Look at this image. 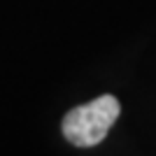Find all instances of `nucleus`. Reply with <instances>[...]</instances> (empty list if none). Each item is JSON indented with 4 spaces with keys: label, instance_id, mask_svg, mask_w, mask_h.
I'll return each mask as SVG.
<instances>
[{
    "label": "nucleus",
    "instance_id": "obj_1",
    "mask_svg": "<svg viewBox=\"0 0 156 156\" xmlns=\"http://www.w3.org/2000/svg\"><path fill=\"white\" fill-rule=\"evenodd\" d=\"M121 105L114 96H98L96 100L79 105L63 117V135L75 147H93L103 142L117 121Z\"/></svg>",
    "mask_w": 156,
    "mask_h": 156
}]
</instances>
